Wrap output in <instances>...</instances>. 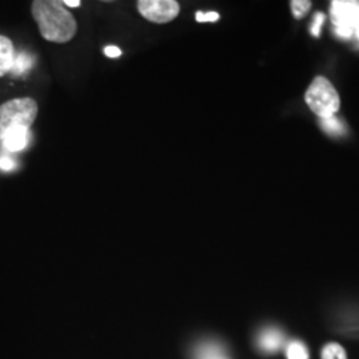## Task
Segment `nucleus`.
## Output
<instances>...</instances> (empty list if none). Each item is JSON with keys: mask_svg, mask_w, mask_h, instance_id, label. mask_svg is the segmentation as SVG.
Here are the masks:
<instances>
[{"mask_svg": "<svg viewBox=\"0 0 359 359\" xmlns=\"http://www.w3.org/2000/svg\"><path fill=\"white\" fill-rule=\"evenodd\" d=\"M38 103L31 97L13 99L0 105V140L18 129L31 128L38 117Z\"/></svg>", "mask_w": 359, "mask_h": 359, "instance_id": "2", "label": "nucleus"}, {"mask_svg": "<svg viewBox=\"0 0 359 359\" xmlns=\"http://www.w3.org/2000/svg\"><path fill=\"white\" fill-rule=\"evenodd\" d=\"M321 359H347V354L344 347L333 342L322 348Z\"/></svg>", "mask_w": 359, "mask_h": 359, "instance_id": "11", "label": "nucleus"}, {"mask_svg": "<svg viewBox=\"0 0 359 359\" xmlns=\"http://www.w3.org/2000/svg\"><path fill=\"white\" fill-rule=\"evenodd\" d=\"M31 13L36 22L40 35L52 43H68L77 32L76 19L62 1L35 0L31 4Z\"/></svg>", "mask_w": 359, "mask_h": 359, "instance_id": "1", "label": "nucleus"}, {"mask_svg": "<svg viewBox=\"0 0 359 359\" xmlns=\"http://www.w3.org/2000/svg\"><path fill=\"white\" fill-rule=\"evenodd\" d=\"M330 13L337 29L355 31L359 23V4L357 1H333Z\"/></svg>", "mask_w": 359, "mask_h": 359, "instance_id": "5", "label": "nucleus"}, {"mask_svg": "<svg viewBox=\"0 0 359 359\" xmlns=\"http://www.w3.org/2000/svg\"><path fill=\"white\" fill-rule=\"evenodd\" d=\"M306 104L310 109L321 118H327L335 115L341 107L339 95L333 87V84L325 79L317 77L310 84L305 95Z\"/></svg>", "mask_w": 359, "mask_h": 359, "instance_id": "3", "label": "nucleus"}, {"mask_svg": "<svg viewBox=\"0 0 359 359\" xmlns=\"http://www.w3.org/2000/svg\"><path fill=\"white\" fill-rule=\"evenodd\" d=\"M32 65H34V57L29 53L19 52L18 55H15L11 74L15 76H19V75L27 72L32 67Z\"/></svg>", "mask_w": 359, "mask_h": 359, "instance_id": "9", "label": "nucleus"}, {"mask_svg": "<svg viewBox=\"0 0 359 359\" xmlns=\"http://www.w3.org/2000/svg\"><path fill=\"white\" fill-rule=\"evenodd\" d=\"M218 19H219V15L216 13H196V20L197 22H216Z\"/></svg>", "mask_w": 359, "mask_h": 359, "instance_id": "15", "label": "nucleus"}, {"mask_svg": "<svg viewBox=\"0 0 359 359\" xmlns=\"http://www.w3.org/2000/svg\"><path fill=\"white\" fill-rule=\"evenodd\" d=\"M321 127L323 130H326L327 133H332V135H338V133L345 132L342 123L335 116L327 117V118H321Z\"/></svg>", "mask_w": 359, "mask_h": 359, "instance_id": "12", "label": "nucleus"}, {"mask_svg": "<svg viewBox=\"0 0 359 359\" xmlns=\"http://www.w3.org/2000/svg\"><path fill=\"white\" fill-rule=\"evenodd\" d=\"M63 4L69 6V7H79V6H81V1L80 0H65Z\"/></svg>", "mask_w": 359, "mask_h": 359, "instance_id": "19", "label": "nucleus"}, {"mask_svg": "<svg viewBox=\"0 0 359 359\" xmlns=\"http://www.w3.org/2000/svg\"><path fill=\"white\" fill-rule=\"evenodd\" d=\"M28 142V130L27 129H18L13 130L11 133H8L4 139L3 144L4 147L11 151V152H18L22 151Z\"/></svg>", "mask_w": 359, "mask_h": 359, "instance_id": "8", "label": "nucleus"}, {"mask_svg": "<svg viewBox=\"0 0 359 359\" xmlns=\"http://www.w3.org/2000/svg\"><path fill=\"white\" fill-rule=\"evenodd\" d=\"M286 358L287 359H309L308 347L301 341H290L286 345Z\"/></svg>", "mask_w": 359, "mask_h": 359, "instance_id": "10", "label": "nucleus"}, {"mask_svg": "<svg viewBox=\"0 0 359 359\" xmlns=\"http://www.w3.org/2000/svg\"><path fill=\"white\" fill-rule=\"evenodd\" d=\"M355 34H357V38L359 39V23L357 25V27H355V31H354Z\"/></svg>", "mask_w": 359, "mask_h": 359, "instance_id": "20", "label": "nucleus"}, {"mask_svg": "<svg viewBox=\"0 0 359 359\" xmlns=\"http://www.w3.org/2000/svg\"><path fill=\"white\" fill-rule=\"evenodd\" d=\"M310 7H311V1H306V0H294V1H292V11H293V15H294V18H297V19L304 18L308 13Z\"/></svg>", "mask_w": 359, "mask_h": 359, "instance_id": "13", "label": "nucleus"}, {"mask_svg": "<svg viewBox=\"0 0 359 359\" xmlns=\"http://www.w3.org/2000/svg\"><path fill=\"white\" fill-rule=\"evenodd\" d=\"M137 10L144 19L165 25L179 16L180 4L176 0H139Z\"/></svg>", "mask_w": 359, "mask_h": 359, "instance_id": "4", "label": "nucleus"}, {"mask_svg": "<svg viewBox=\"0 0 359 359\" xmlns=\"http://www.w3.org/2000/svg\"><path fill=\"white\" fill-rule=\"evenodd\" d=\"M15 168V163H13V158L8 157V156H1L0 157V169L3 170H11Z\"/></svg>", "mask_w": 359, "mask_h": 359, "instance_id": "17", "label": "nucleus"}, {"mask_svg": "<svg viewBox=\"0 0 359 359\" xmlns=\"http://www.w3.org/2000/svg\"><path fill=\"white\" fill-rule=\"evenodd\" d=\"M201 359H226L224 355L219 354L217 348L213 347H208L204 350V353L201 354Z\"/></svg>", "mask_w": 359, "mask_h": 359, "instance_id": "16", "label": "nucleus"}, {"mask_svg": "<svg viewBox=\"0 0 359 359\" xmlns=\"http://www.w3.org/2000/svg\"><path fill=\"white\" fill-rule=\"evenodd\" d=\"M323 20H325V16H323L322 13L316 15V19H314V22H313V25H311V34H313L314 36H320V32H321V26L322 23H323Z\"/></svg>", "mask_w": 359, "mask_h": 359, "instance_id": "14", "label": "nucleus"}, {"mask_svg": "<svg viewBox=\"0 0 359 359\" xmlns=\"http://www.w3.org/2000/svg\"><path fill=\"white\" fill-rule=\"evenodd\" d=\"M13 59H15V48H13V41L0 35V77L11 72Z\"/></svg>", "mask_w": 359, "mask_h": 359, "instance_id": "7", "label": "nucleus"}, {"mask_svg": "<svg viewBox=\"0 0 359 359\" xmlns=\"http://www.w3.org/2000/svg\"><path fill=\"white\" fill-rule=\"evenodd\" d=\"M104 53H105L108 57H118V56L121 55V51H120V48H117V47L109 46V47H107V48L104 50Z\"/></svg>", "mask_w": 359, "mask_h": 359, "instance_id": "18", "label": "nucleus"}, {"mask_svg": "<svg viewBox=\"0 0 359 359\" xmlns=\"http://www.w3.org/2000/svg\"><path fill=\"white\" fill-rule=\"evenodd\" d=\"M285 345V337L277 329H266L258 338V346L265 353H276Z\"/></svg>", "mask_w": 359, "mask_h": 359, "instance_id": "6", "label": "nucleus"}]
</instances>
